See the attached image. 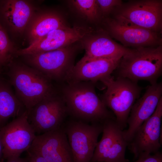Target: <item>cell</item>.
Instances as JSON below:
<instances>
[{"label":"cell","instance_id":"obj_1","mask_svg":"<svg viewBox=\"0 0 162 162\" xmlns=\"http://www.w3.org/2000/svg\"><path fill=\"white\" fill-rule=\"evenodd\" d=\"M58 91L70 117L89 123H102L115 117L97 95L95 83L91 82H66Z\"/></svg>","mask_w":162,"mask_h":162},{"label":"cell","instance_id":"obj_2","mask_svg":"<svg viewBox=\"0 0 162 162\" xmlns=\"http://www.w3.org/2000/svg\"><path fill=\"white\" fill-rule=\"evenodd\" d=\"M10 62L8 73L9 82L28 111L56 90L51 80L38 70L11 61Z\"/></svg>","mask_w":162,"mask_h":162},{"label":"cell","instance_id":"obj_3","mask_svg":"<svg viewBox=\"0 0 162 162\" xmlns=\"http://www.w3.org/2000/svg\"><path fill=\"white\" fill-rule=\"evenodd\" d=\"M118 76L138 82L157 83L162 74V46L130 49L121 58L117 67Z\"/></svg>","mask_w":162,"mask_h":162},{"label":"cell","instance_id":"obj_4","mask_svg":"<svg viewBox=\"0 0 162 162\" xmlns=\"http://www.w3.org/2000/svg\"><path fill=\"white\" fill-rule=\"evenodd\" d=\"M102 82L106 89L100 98L113 113L116 123L123 130L127 126L131 108L143 88L137 82L120 76L116 80L112 76Z\"/></svg>","mask_w":162,"mask_h":162},{"label":"cell","instance_id":"obj_5","mask_svg":"<svg viewBox=\"0 0 162 162\" xmlns=\"http://www.w3.org/2000/svg\"><path fill=\"white\" fill-rule=\"evenodd\" d=\"M62 127L67 136L74 162H90L102 132V124L89 123L70 117Z\"/></svg>","mask_w":162,"mask_h":162},{"label":"cell","instance_id":"obj_6","mask_svg":"<svg viewBox=\"0 0 162 162\" xmlns=\"http://www.w3.org/2000/svg\"><path fill=\"white\" fill-rule=\"evenodd\" d=\"M28 112V122L38 135L61 128L68 116L65 103L56 90Z\"/></svg>","mask_w":162,"mask_h":162},{"label":"cell","instance_id":"obj_7","mask_svg":"<svg viewBox=\"0 0 162 162\" xmlns=\"http://www.w3.org/2000/svg\"><path fill=\"white\" fill-rule=\"evenodd\" d=\"M76 50L70 45L38 54L23 56L34 68L49 79L64 82L74 66Z\"/></svg>","mask_w":162,"mask_h":162},{"label":"cell","instance_id":"obj_8","mask_svg":"<svg viewBox=\"0 0 162 162\" xmlns=\"http://www.w3.org/2000/svg\"><path fill=\"white\" fill-rule=\"evenodd\" d=\"M3 145V159L20 157L31 146L36 136L28 122L26 110L20 116L0 129Z\"/></svg>","mask_w":162,"mask_h":162},{"label":"cell","instance_id":"obj_9","mask_svg":"<svg viewBox=\"0 0 162 162\" xmlns=\"http://www.w3.org/2000/svg\"><path fill=\"white\" fill-rule=\"evenodd\" d=\"M104 23L107 33L125 47L161 45L162 38L159 33L137 26L118 16L107 18Z\"/></svg>","mask_w":162,"mask_h":162},{"label":"cell","instance_id":"obj_10","mask_svg":"<svg viewBox=\"0 0 162 162\" xmlns=\"http://www.w3.org/2000/svg\"><path fill=\"white\" fill-rule=\"evenodd\" d=\"M115 15L142 28L158 33L162 28V1L131 0L116 9Z\"/></svg>","mask_w":162,"mask_h":162},{"label":"cell","instance_id":"obj_11","mask_svg":"<svg viewBox=\"0 0 162 162\" xmlns=\"http://www.w3.org/2000/svg\"><path fill=\"white\" fill-rule=\"evenodd\" d=\"M102 135L98 142L90 162H129L125 158L128 142L116 120L109 119L102 123Z\"/></svg>","mask_w":162,"mask_h":162},{"label":"cell","instance_id":"obj_12","mask_svg":"<svg viewBox=\"0 0 162 162\" xmlns=\"http://www.w3.org/2000/svg\"><path fill=\"white\" fill-rule=\"evenodd\" d=\"M162 97L153 114L138 128L128 143V148L136 160L144 154H154L161 146Z\"/></svg>","mask_w":162,"mask_h":162},{"label":"cell","instance_id":"obj_13","mask_svg":"<svg viewBox=\"0 0 162 162\" xmlns=\"http://www.w3.org/2000/svg\"><path fill=\"white\" fill-rule=\"evenodd\" d=\"M92 32L93 30L91 28L79 26L70 27L67 26L50 32L27 47L17 51L16 54L25 56L58 49L81 40Z\"/></svg>","mask_w":162,"mask_h":162},{"label":"cell","instance_id":"obj_14","mask_svg":"<svg viewBox=\"0 0 162 162\" xmlns=\"http://www.w3.org/2000/svg\"><path fill=\"white\" fill-rule=\"evenodd\" d=\"M27 150L40 154L48 162H74L72 150L62 127L36 135Z\"/></svg>","mask_w":162,"mask_h":162},{"label":"cell","instance_id":"obj_15","mask_svg":"<svg viewBox=\"0 0 162 162\" xmlns=\"http://www.w3.org/2000/svg\"><path fill=\"white\" fill-rule=\"evenodd\" d=\"M121 58L92 59L84 56L74 65L65 82H102L112 77Z\"/></svg>","mask_w":162,"mask_h":162},{"label":"cell","instance_id":"obj_16","mask_svg":"<svg viewBox=\"0 0 162 162\" xmlns=\"http://www.w3.org/2000/svg\"><path fill=\"white\" fill-rule=\"evenodd\" d=\"M162 95V82H157L149 86L143 95L134 103L127 121L128 129L123 130L128 143L138 128L154 113Z\"/></svg>","mask_w":162,"mask_h":162},{"label":"cell","instance_id":"obj_17","mask_svg":"<svg viewBox=\"0 0 162 162\" xmlns=\"http://www.w3.org/2000/svg\"><path fill=\"white\" fill-rule=\"evenodd\" d=\"M82 40L84 56L89 58H122L130 49L116 42L107 33L92 32Z\"/></svg>","mask_w":162,"mask_h":162},{"label":"cell","instance_id":"obj_18","mask_svg":"<svg viewBox=\"0 0 162 162\" xmlns=\"http://www.w3.org/2000/svg\"><path fill=\"white\" fill-rule=\"evenodd\" d=\"M2 2L0 10L6 22L13 31L22 32L34 14L32 7L24 0H8Z\"/></svg>","mask_w":162,"mask_h":162},{"label":"cell","instance_id":"obj_19","mask_svg":"<svg viewBox=\"0 0 162 162\" xmlns=\"http://www.w3.org/2000/svg\"><path fill=\"white\" fill-rule=\"evenodd\" d=\"M67 26L63 18L56 12L48 11L34 13L26 27L29 44L54 30Z\"/></svg>","mask_w":162,"mask_h":162},{"label":"cell","instance_id":"obj_20","mask_svg":"<svg viewBox=\"0 0 162 162\" xmlns=\"http://www.w3.org/2000/svg\"><path fill=\"white\" fill-rule=\"evenodd\" d=\"M10 84L0 77V129L7 124L10 118H16L26 110L14 94Z\"/></svg>","mask_w":162,"mask_h":162},{"label":"cell","instance_id":"obj_21","mask_svg":"<svg viewBox=\"0 0 162 162\" xmlns=\"http://www.w3.org/2000/svg\"><path fill=\"white\" fill-rule=\"evenodd\" d=\"M72 5L81 16L91 22L98 20L100 13L95 0H75L70 1Z\"/></svg>","mask_w":162,"mask_h":162},{"label":"cell","instance_id":"obj_22","mask_svg":"<svg viewBox=\"0 0 162 162\" xmlns=\"http://www.w3.org/2000/svg\"><path fill=\"white\" fill-rule=\"evenodd\" d=\"M13 53L8 35L0 22V65L10 62Z\"/></svg>","mask_w":162,"mask_h":162},{"label":"cell","instance_id":"obj_23","mask_svg":"<svg viewBox=\"0 0 162 162\" xmlns=\"http://www.w3.org/2000/svg\"><path fill=\"white\" fill-rule=\"evenodd\" d=\"M96 2L100 14L108 15L122 5L121 0H97Z\"/></svg>","mask_w":162,"mask_h":162},{"label":"cell","instance_id":"obj_24","mask_svg":"<svg viewBox=\"0 0 162 162\" xmlns=\"http://www.w3.org/2000/svg\"><path fill=\"white\" fill-rule=\"evenodd\" d=\"M132 162H162V154L159 151L151 155L144 154Z\"/></svg>","mask_w":162,"mask_h":162},{"label":"cell","instance_id":"obj_25","mask_svg":"<svg viewBox=\"0 0 162 162\" xmlns=\"http://www.w3.org/2000/svg\"><path fill=\"white\" fill-rule=\"evenodd\" d=\"M28 155V158L34 162H48L40 154L33 152L27 151Z\"/></svg>","mask_w":162,"mask_h":162},{"label":"cell","instance_id":"obj_26","mask_svg":"<svg viewBox=\"0 0 162 162\" xmlns=\"http://www.w3.org/2000/svg\"><path fill=\"white\" fill-rule=\"evenodd\" d=\"M6 162H28V158H23L20 157L7 160Z\"/></svg>","mask_w":162,"mask_h":162},{"label":"cell","instance_id":"obj_27","mask_svg":"<svg viewBox=\"0 0 162 162\" xmlns=\"http://www.w3.org/2000/svg\"><path fill=\"white\" fill-rule=\"evenodd\" d=\"M3 145L0 133V162H3Z\"/></svg>","mask_w":162,"mask_h":162},{"label":"cell","instance_id":"obj_28","mask_svg":"<svg viewBox=\"0 0 162 162\" xmlns=\"http://www.w3.org/2000/svg\"><path fill=\"white\" fill-rule=\"evenodd\" d=\"M28 162H34L32 161L31 159H30L28 157Z\"/></svg>","mask_w":162,"mask_h":162},{"label":"cell","instance_id":"obj_29","mask_svg":"<svg viewBox=\"0 0 162 162\" xmlns=\"http://www.w3.org/2000/svg\"><path fill=\"white\" fill-rule=\"evenodd\" d=\"M1 66L0 65V74L1 73Z\"/></svg>","mask_w":162,"mask_h":162},{"label":"cell","instance_id":"obj_30","mask_svg":"<svg viewBox=\"0 0 162 162\" xmlns=\"http://www.w3.org/2000/svg\"></svg>","mask_w":162,"mask_h":162}]
</instances>
